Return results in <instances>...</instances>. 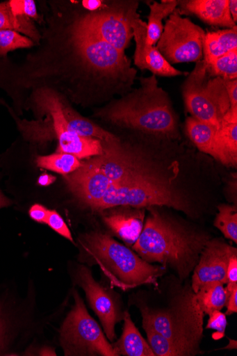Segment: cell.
<instances>
[{
  "label": "cell",
  "instance_id": "e575fe53",
  "mask_svg": "<svg viewBox=\"0 0 237 356\" xmlns=\"http://www.w3.org/2000/svg\"><path fill=\"white\" fill-rule=\"evenodd\" d=\"M227 275V283H237V252L229 259Z\"/></svg>",
  "mask_w": 237,
  "mask_h": 356
},
{
  "label": "cell",
  "instance_id": "277c9868",
  "mask_svg": "<svg viewBox=\"0 0 237 356\" xmlns=\"http://www.w3.org/2000/svg\"><path fill=\"white\" fill-rule=\"evenodd\" d=\"M140 87L97 110L95 116L115 125L163 140L179 136L177 114L156 76L139 79Z\"/></svg>",
  "mask_w": 237,
  "mask_h": 356
},
{
  "label": "cell",
  "instance_id": "7a4b0ae2",
  "mask_svg": "<svg viewBox=\"0 0 237 356\" xmlns=\"http://www.w3.org/2000/svg\"><path fill=\"white\" fill-rule=\"evenodd\" d=\"M154 287V292H140L133 305L139 309L142 325H147L172 342L183 356L202 353L204 317L191 282L176 275L167 276Z\"/></svg>",
  "mask_w": 237,
  "mask_h": 356
},
{
  "label": "cell",
  "instance_id": "5b68a950",
  "mask_svg": "<svg viewBox=\"0 0 237 356\" xmlns=\"http://www.w3.org/2000/svg\"><path fill=\"white\" fill-rule=\"evenodd\" d=\"M79 241L85 262L99 266L111 286L122 291L142 285L156 287L167 272L165 267L146 262L106 234L91 232L83 235Z\"/></svg>",
  "mask_w": 237,
  "mask_h": 356
},
{
  "label": "cell",
  "instance_id": "2e32d148",
  "mask_svg": "<svg viewBox=\"0 0 237 356\" xmlns=\"http://www.w3.org/2000/svg\"><path fill=\"white\" fill-rule=\"evenodd\" d=\"M185 13L196 15L213 26H236L229 10V0H187L179 3Z\"/></svg>",
  "mask_w": 237,
  "mask_h": 356
},
{
  "label": "cell",
  "instance_id": "f35d334b",
  "mask_svg": "<svg viewBox=\"0 0 237 356\" xmlns=\"http://www.w3.org/2000/svg\"><path fill=\"white\" fill-rule=\"evenodd\" d=\"M229 10L231 18L236 24L237 21V1L236 0H229Z\"/></svg>",
  "mask_w": 237,
  "mask_h": 356
},
{
  "label": "cell",
  "instance_id": "836d02e7",
  "mask_svg": "<svg viewBox=\"0 0 237 356\" xmlns=\"http://www.w3.org/2000/svg\"><path fill=\"white\" fill-rule=\"evenodd\" d=\"M230 108H237V80H224Z\"/></svg>",
  "mask_w": 237,
  "mask_h": 356
},
{
  "label": "cell",
  "instance_id": "3957f363",
  "mask_svg": "<svg viewBox=\"0 0 237 356\" xmlns=\"http://www.w3.org/2000/svg\"><path fill=\"white\" fill-rule=\"evenodd\" d=\"M163 208L146 209L149 214L142 232L131 248L146 262L169 268L184 281L192 275L203 248L212 236Z\"/></svg>",
  "mask_w": 237,
  "mask_h": 356
},
{
  "label": "cell",
  "instance_id": "b9f144b4",
  "mask_svg": "<svg viewBox=\"0 0 237 356\" xmlns=\"http://www.w3.org/2000/svg\"><path fill=\"white\" fill-rule=\"evenodd\" d=\"M229 341V343L227 346H225L224 348H220V349H236V341L234 340H231L230 339H228Z\"/></svg>",
  "mask_w": 237,
  "mask_h": 356
},
{
  "label": "cell",
  "instance_id": "7bdbcfd3",
  "mask_svg": "<svg viewBox=\"0 0 237 356\" xmlns=\"http://www.w3.org/2000/svg\"><path fill=\"white\" fill-rule=\"evenodd\" d=\"M41 355H56V353L54 351H52V350L50 348H46L42 350Z\"/></svg>",
  "mask_w": 237,
  "mask_h": 356
},
{
  "label": "cell",
  "instance_id": "83f0119b",
  "mask_svg": "<svg viewBox=\"0 0 237 356\" xmlns=\"http://www.w3.org/2000/svg\"><path fill=\"white\" fill-rule=\"evenodd\" d=\"M148 343L155 356H183L181 351L170 341L147 325H142Z\"/></svg>",
  "mask_w": 237,
  "mask_h": 356
},
{
  "label": "cell",
  "instance_id": "8d00e7d4",
  "mask_svg": "<svg viewBox=\"0 0 237 356\" xmlns=\"http://www.w3.org/2000/svg\"><path fill=\"white\" fill-rule=\"evenodd\" d=\"M83 6L86 10L90 12H95L103 6L104 3L99 1V0H85V1L84 0V1H83Z\"/></svg>",
  "mask_w": 237,
  "mask_h": 356
},
{
  "label": "cell",
  "instance_id": "f1b7e54d",
  "mask_svg": "<svg viewBox=\"0 0 237 356\" xmlns=\"http://www.w3.org/2000/svg\"><path fill=\"white\" fill-rule=\"evenodd\" d=\"M35 45L28 38L12 30H0V56L13 51L30 48Z\"/></svg>",
  "mask_w": 237,
  "mask_h": 356
},
{
  "label": "cell",
  "instance_id": "4316f807",
  "mask_svg": "<svg viewBox=\"0 0 237 356\" xmlns=\"http://www.w3.org/2000/svg\"><path fill=\"white\" fill-rule=\"evenodd\" d=\"M218 138L228 167H236L237 163V123L222 124L218 131Z\"/></svg>",
  "mask_w": 237,
  "mask_h": 356
},
{
  "label": "cell",
  "instance_id": "9c48e42d",
  "mask_svg": "<svg viewBox=\"0 0 237 356\" xmlns=\"http://www.w3.org/2000/svg\"><path fill=\"white\" fill-rule=\"evenodd\" d=\"M32 93V106L51 118L58 142V152L71 154L79 159L93 157L103 153V146L99 140L84 138L70 131L63 113L61 95L49 89H39Z\"/></svg>",
  "mask_w": 237,
  "mask_h": 356
},
{
  "label": "cell",
  "instance_id": "44dd1931",
  "mask_svg": "<svg viewBox=\"0 0 237 356\" xmlns=\"http://www.w3.org/2000/svg\"><path fill=\"white\" fill-rule=\"evenodd\" d=\"M0 30H12L31 39L35 44L41 41V35L31 19L15 14L8 2L0 3Z\"/></svg>",
  "mask_w": 237,
  "mask_h": 356
},
{
  "label": "cell",
  "instance_id": "4dcf8cb0",
  "mask_svg": "<svg viewBox=\"0 0 237 356\" xmlns=\"http://www.w3.org/2000/svg\"><path fill=\"white\" fill-rule=\"evenodd\" d=\"M8 3L15 14L25 16L29 19L39 18L35 2L33 0H12Z\"/></svg>",
  "mask_w": 237,
  "mask_h": 356
},
{
  "label": "cell",
  "instance_id": "d4e9b609",
  "mask_svg": "<svg viewBox=\"0 0 237 356\" xmlns=\"http://www.w3.org/2000/svg\"><path fill=\"white\" fill-rule=\"evenodd\" d=\"M218 213L214 220L215 227L223 236L234 243H237V208L236 205L220 204Z\"/></svg>",
  "mask_w": 237,
  "mask_h": 356
},
{
  "label": "cell",
  "instance_id": "603a6c76",
  "mask_svg": "<svg viewBox=\"0 0 237 356\" xmlns=\"http://www.w3.org/2000/svg\"><path fill=\"white\" fill-rule=\"evenodd\" d=\"M179 5L177 0H163L161 3L154 2L149 6L150 14L147 31V43L154 46L159 40L163 30L162 20L170 16Z\"/></svg>",
  "mask_w": 237,
  "mask_h": 356
},
{
  "label": "cell",
  "instance_id": "ab89813d",
  "mask_svg": "<svg viewBox=\"0 0 237 356\" xmlns=\"http://www.w3.org/2000/svg\"><path fill=\"white\" fill-rule=\"evenodd\" d=\"M12 201L4 195L1 191H0V209L11 206Z\"/></svg>",
  "mask_w": 237,
  "mask_h": 356
},
{
  "label": "cell",
  "instance_id": "60d3db41",
  "mask_svg": "<svg viewBox=\"0 0 237 356\" xmlns=\"http://www.w3.org/2000/svg\"><path fill=\"white\" fill-rule=\"evenodd\" d=\"M0 327H8V320L5 318V316L3 313L1 305H0Z\"/></svg>",
  "mask_w": 237,
  "mask_h": 356
},
{
  "label": "cell",
  "instance_id": "ac0fdd59",
  "mask_svg": "<svg viewBox=\"0 0 237 356\" xmlns=\"http://www.w3.org/2000/svg\"><path fill=\"white\" fill-rule=\"evenodd\" d=\"M122 337L112 346L117 356H155L148 342L135 326L128 311L124 313Z\"/></svg>",
  "mask_w": 237,
  "mask_h": 356
},
{
  "label": "cell",
  "instance_id": "4fadbf2b",
  "mask_svg": "<svg viewBox=\"0 0 237 356\" xmlns=\"http://www.w3.org/2000/svg\"><path fill=\"white\" fill-rule=\"evenodd\" d=\"M237 249L221 238H211L203 248L192 273L191 286L196 293L203 285L219 282L227 284V268L230 257Z\"/></svg>",
  "mask_w": 237,
  "mask_h": 356
},
{
  "label": "cell",
  "instance_id": "8992f818",
  "mask_svg": "<svg viewBox=\"0 0 237 356\" xmlns=\"http://www.w3.org/2000/svg\"><path fill=\"white\" fill-rule=\"evenodd\" d=\"M147 209L167 207L184 213L190 218H198L200 207L185 190L173 184L167 174L134 177L122 183H114L103 198L88 209L101 212L117 207Z\"/></svg>",
  "mask_w": 237,
  "mask_h": 356
},
{
  "label": "cell",
  "instance_id": "30bf717a",
  "mask_svg": "<svg viewBox=\"0 0 237 356\" xmlns=\"http://www.w3.org/2000/svg\"><path fill=\"white\" fill-rule=\"evenodd\" d=\"M205 31L177 9L167 20L156 47L170 64L197 62L203 53Z\"/></svg>",
  "mask_w": 237,
  "mask_h": 356
},
{
  "label": "cell",
  "instance_id": "f546056e",
  "mask_svg": "<svg viewBox=\"0 0 237 356\" xmlns=\"http://www.w3.org/2000/svg\"><path fill=\"white\" fill-rule=\"evenodd\" d=\"M46 224L55 232L74 243L73 236L61 216L55 210H49Z\"/></svg>",
  "mask_w": 237,
  "mask_h": 356
},
{
  "label": "cell",
  "instance_id": "ffe728a7",
  "mask_svg": "<svg viewBox=\"0 0 237 356\" xmlns=\"http://www.w3.org/2000/svg\"><path fill=\"white\" fill-rule=\"evenodd\" d=\"M235 49H237L236 26L231 29L209 32L203 41V52L206 63Z\"/></svg>",
  "mask_w": 237,
  "mask_h": 356
},
{
  "label": "cell",
  "instance_id": "1f68e13d",
  "mask_svg": "<svg viewBox=\"0 0 237 356\" xmlns=\"http://www.w3.org/2000/svg\"><path fill=\"white\" fill-rule=\"evenodd\" d=\"M209 316L206 330H213L217 332L216 334H213L215 339H222L228 325L226 314L222 313V311H215Z\"/></svg>",
  "mask_w": 237,
  "mask_h": 356
},
{
  "label": "cell",
  "instance_id": "ba28073f",
  "mask_svg": "<svg viewBox=\"0 0 237 356\" xmlns=\"http://www.w3.org/2000/svg\"><path fill=\"white\" fill-rule=\"evenodd\" d=\"M75 305L65 318L60 332L65 355L117 356L111 343L90 315L85 303L74 290Z\"/></svg>",
  "mask_w": 237,
  "mask_h": 356
},
{
  "label": "cell",
  "instance_id": "e0dca14e",
  "mask_svg": "<svg viewBox=\"0 0 237 356\" xmlns=\"http://www.w3.org/2000/svg\"><path fill=\"white\" fill-rule=\"evenodd\" d=\"M187 134L190 140L199 150L212 156L227 166L226 159L220 148L218 131L213 126L200 122L193 117L186 120Z\"/></svg>",
  "mask_w": 237,
  "mask_h": 356
},
{
  "label": "cell",
  "instance_id": "8fae6325",
  "mask_svg": "<svg viewBox=\"0 0 237 356\" xmlns=\"http://www.w3.org/2000/svg\"><path fill=\"white\" fill-rule=\"evenodd\" d=\"M134 2H115L99 11L79 15L82 24L100 40L125 53L133 38L129 13Z\"/></svg>",
  "mask_w": 237,
  "mask_h": 356
},
{
  "label": "cell",
  "instance_id": "52a82bcc",
  "mask_svg": "<svg viewBox=\"0 0 237 356\" xmlns=\"http://www.w3.org/2000/svg\"><path fill=\"white\" fill-rule=\"evenodd\" d=\"M184 102L191 117L218 131L223 116L230 108L224 79H209L204 60L197 62L182 86Z\"/></svg>",
  "mask_w": 237,
  "mask_h": 356
},
{
  "label": "cell",
  "instance_id": "7402d4cb",
  "mask_svg": "<svg viewBox=\"0 0 237 356\" xmlns=\"http://www.w3.org/2000/svg\"><path fill=\"white\" fill-rule=\"evenodd\" d=\"M224 285L219 282H209L195 293L198 305L205 316L226 307L229 296Z\"/></svg>",
  "mask_w": 237,
  "mask_h": 356
},
{
  "label": "cell",
  "instance_id": "d590c367",
  "mask_svg": "<svg viewBox=\"0 0 237 356\" xmlns=\"http://www.w3.org/2000/svg\"><path fill=\"white\" fill-rule=\"evenodd\" d=\"M226 307L227 309L224 313L226 316H231L237 312V287L229 294Z\"/></svg>",
  "mask_w": 237,
  "mask_h": 356
},
{
  "label": "cell",
  "instance_id": "5bb4252c",
  "mask_svg": "<svg viewBox=\"0 0 237 356\" xmlns=\"http://www.w3.org/2000/svg\"><path fill=\"white\" fill-rule=\"evenodd\" d=\"M138 2H134L129 13V23L136 42L134 64L141 70H149L154 76L174 77L186 74L175 69L158 49L147 43V24L138 13Z\"/></svg>",
  "mask_w": 237,
  "mask_h": 356
},
{
  "label": "cell",
  "instance_id": "484cf974",
  "mask_svg": "<svg viewBox=\"0 0 237 356\" xmlns=\"http://www.w3.org/2000/svg\"><path fill=\"white\" fill-rule=\"evenodd\" d=\"M206 64L209 76L220 77L224 80L237 79V49L231 51Z\"/></svg>",
  "mask_w": 237,
  "mask_h": 356
},
{
  "label": "cell",
  "instance_id": "74e56055",
  "mask_svg": "<svg viewBox=\"0 0 237 356\" xmlns=\"http://www.w3.org/2000/svg\"><path fill=\"white\" fill-rule=\"evenodd\" d=\"M56 180V178L50 175L44 174L40 177L38 184L41 186H47L52 184Z\"/></svg>",
  "mask_w": 237,
  "mask_h": 356
},
{
  "label": "cell",
  "instance_id": "d6986e66",
  "mask_svg": "<svg viewBox=\"0 0 237 356\" xmlns=\"http://www.w3.org/2000/svg\"><path fill=\"white\" fill-rule=\"evenodd\" d=\"M61 106L64 117L72 132L80 136L96 139L101 142L120 140L115 135L80 115L67 103L63 95H61Z\"/></svg>",
  "mask_w": 237,
  "mask_h": 356
},
{
  "label": "cell",
  "instance_id": "9a60e30c",
  "mask_svg": "<svg viewBox=\"0 0 237 356\" xmlns=\"http://www.w3.org/2000/svg\"><path fill=\"white\" fill-rule=\"evenodd\" d=\"M101 213L107 227L127 246L132 247L138 241L144 228L146 209L117 207Z\"/></svg>",
  "mask_w": 237,
  "mask_h": 356
},
{
  "label": "cell",
  "instance_id": "d6a6232c",
  "mask_svg": "<svg viewBox=\"0 0 237 356\" xmlns=\"http://www.w3.org/2000/svg\"><path fill=\"white\" fill-rule=\"evenodd\" d=\"M48 213L45 207L38 204L33 205L28 211L31 218L39 223H46Z\"/></svg>",
  "mask_w": 237,
  "mask_h": 356
},
{
  "label": "cell",
  "instance_id": "cb8c5ba5",
  "mask_svg": "<svg viewBox=\"0 0 237 356\" xmlns=\"http://www.w3.org/2000/svg\"><path fill=\"white\" fill-rule=\"evenodd\" d=\"M36 163L39 168L65 176L76 172L82 166V163L79 158L64 152L38 156Z\"/></svg>",
  "mask_w": 237,
  "mask_h": 356
},
{
  "label": "cell",
  "instance_id": "7c38bea8",
  "mask_svg": "<svg viewBox=\"0 0 237 356\" xmlns=\"http://www.w3.org/2000/svg\"><path fill=\"white\" fill-rule=\"evenodd\" d=\"M75 280L84 290L90 307L99 318L107 338L113 343L117 338L115 327L124 318L120 297L97 282L91 270L85 266L77 268Z\"/></svg>",
  "mask_w": 237,
  "mask_h": 356
},
{
  "label": "cell",
  "instance_id": "6da1fadb",
  "mask_svg": "<svg viewBox=\"0 0 237 356\" xmlns=\"http://www.w3.org/2000/svg\"><path fill=\"white\" fill-rule=\"evenodd\" d=\"M49 22L42 46L28 57L16 83L51 90L81 105L114 96L127 76L125 54L86 29L79 14L58 13Z\"/></svg>",
  "mask_w": 237,
  "mask_h": 356
}]
</instances>
